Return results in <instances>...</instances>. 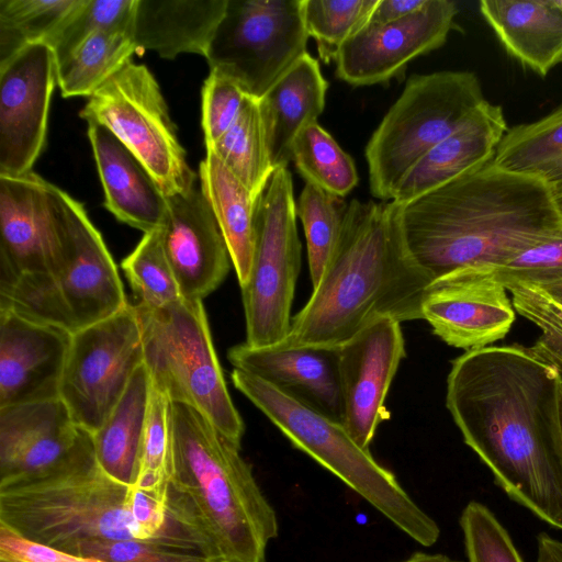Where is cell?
Returning a JSON list of instances; mask_svg holds the SVG:
<instances>
[{
  "label": "cell",
  "mask_w": 562,
  "mask_h": 562,
  "mask_svg": "<svg viewBox=\"0 0 562 562\" xmlns=\"http://www.w3.org/2000/svg\"><path fill=\"white\" fill-rule=\"evenodd\" d=\"M0 562H15V561H10V560H5V559H0Z\"/></svg>",
  "instance_id": "f5cc1de1"
},
{
  "label": "cell",
  "mask_w": 562,
  "mask_h": 562,
  "mask_svg": "<svg viewBox=\"0 0 562 562\" xmlns=\"http://www.w3.org/2000/svg\"><path fill=\"white\" fill-rule=\"evenodd\" d=\"M66 260L52 183L34 171L0 175V290L23 279L54 277Z\"/></svg>",
  "instance_id": "5bb4252c"
},
{
  "label": "cell",
  "mask_w": 562,
  "mask_h": 562,
  "mask_svg": "<svg viewBox=\"0 0 562 562\" xmlns=\"http://www.w3.org/2000/svg\"><path fill=\"white\" fill-rule=\"evenodd\" d=\"M206 150L215 153L254 199L258 200L274 171L268 153L258 99L247 95L233 126Z\"/></svg>",
  "instance_id": "1f68e13d"
},
{
  "label": "cell",
  "mask_w": 562,
  "mask_h": 562,
  "mask_svg": "<svg viewBox=\"0 0 562 562\" xmlns=\"http://www.w3.org/2000/svg\"><path fill=\"white\" fill-rule=\"evenodd\" d=\"M79 115L108 127L148 169L168 196L195 187L158 82L128 61L88 100Z\"/></svg>",
  "instance_id": "7c38bea8"
},
{
  "label": "cell",
  "mask_w": 562,
  "mask_h": 562,
  "mask_svg": "<svg viewBox=\"0 0 562 562\" xmlns=\"http://www.w3.org/2000/svg\"><path fill=\"white\" fill-rule=\"evenodd\" d=\"M121 267L137 305L159 308L182 299L164 249L161 228L145 233Z\"/></svg>",
  "instance_id": "8d00e7d4"
},
{
  "label": "cell",
  "mask_w": 562,
  "mask_h": 562,
  "mask_svg": "<svg viewBox=\"0 0 562 562\" xmlns=\"http://www.w3.org/2000/svg\"><path fill=\"white\" fill-rule=\"evenodd\" d=\"M508 288L541 285L562 279V227L533 241L494 267L483 268Z\"/></svg>",
  "instance_id": "ab89813d"
},
{
  "label": "cell",
  "mask_w": 562,
  "mask_h": 562,
  "mask_svg": "<svg viewBox=\"0 0 562 562\" xmlns=\"http://www.w3.org/2000/svg\"><path fill=\"white\" fill-rule=\"evenodd\" d=\"M57 63L46 43L26 46L0 64V175L21 176L42 153Z\"/></svg>",
  "instance_id": "9a60e30c"
},
{
  "label": "cell",
  "mask_w": 562,
  "mask_h": 562,
  "mask_svg": "<svg viewBox=\"0 0 562 562\" xmlns=\"http://www.w3.org/2000/svg\"><path fill=\"white\" fill-rule=\"evenodd\" d=\"M560 423H561V431H562V393L560 398Z\"/></svg>",
  "instance_id": "816d5d0a"
},
{
  "label": "cell",
  "mask_w": 562,
  "mask_h": 562,
  "mask_svg": "<svg viewBox=\"0 0 562 562\" xmlns=\"http://www.w3.org/2000/svg\"><path fill=\"white\" fill-rule=\"evenodd\" d=\"M0 559L15 562H106L26 540L0 526Z\"/></svg>",
  "instance_id": "f6af8a7d"
},
{
  "label": "cell",
  "mask_w": 562,
  "mask_h": 562,
  "mask_svg": "<svg viewBox=\"0 0 562 562\" xmlns=\"http://www.w3.org/2000/svg\"><path fill=\"white\" fill-rule=\"evenodd\" d=\"M151 378L143 362L110 415L92 434L97 460L114 480L132 485L137 472Z\"/></svg>",
  "instance_id": "f1b7e54d"
},
{
  "label": "cell",
  "mask_w": 562,
  "mask_h": 562,
  "mask_svg": "<svg viewBox=\"0 0 562 562\" xmlns=\"http://www.w3.org/2000/svg\"><path fill=\"white\" fill-rule=\"evenodd\" d=\"M378 0H303V18L308 36L317 45L319 58L329 64L355 33L368 22Z\"/></svg>",
  "instance_id": "74e56055"
},
{
  "label": "cell",
  "mask_w": 562,
  "mask_h": 562,
  "mask_svg": "<svg viewBox=\"0 0 562 562\" xmlns=\"http://www.w3.org/2000/svg\"><path fill=\"white\" fill-rule=\"evenodd\" d=\"M493 162L550 187L562 184V104L535 122L508 128Z\"/></svg>",
  "instance_id": "f546056e"
},
{
  "label": "cell",
  "mask_w": 562,
  "mask_h": 562,
  "mask_svg": "<svg viewBox=\"0 0 562 562\" xmlns=\"http://www.w3.org/2000/svg\"><path fill=\"white\" fill-rule=\"evenodd\" d=\"M428 0H378L367 24L380 25L406 18L420 10Z\"/></svg>",
  "instance_id": "bcb514c9"
},
{
  "label": "cell",
  "mask_w": 562,
  "mask_h": 562,
  "mask_svg": "<svg viewBox=\"0 0 562 562\" xmlns=\"http://www.w3.org/2000/svg\"><path fill=\"white\" fill-rule=\"evenodd\" d=\"M81 0H0V64L47 43Z\"/></svg>",
  "instance_id": "836d02e7"
},
{
  "label": "cell",
  "mask_w": 562,
  "mask_h": 562,
  "mask_svg": "<svg viewBox=\"0 0 562 562\" xmlns=\"http://www.w3.org/2000/svg\"><path fill=\"white\" fill-rule=\"evenodd\" d=\"M227 358L250 373L340 422L341 394L337 349L233 346Z\"/></svg>",
  "instance_id": "7402d4cb"
},
{
  "label": "cell",
  "mask_w": 562,
  "mask_h": 562,
  "mask_svg": "<svg viewBox=\"0 0 562 562\" xmlns=\"http://www.w3.org/2000/svg\"><path fill=\"white\" fill-rule=\"evenodd\" d=\"M484 101L471 71L412 75L366 146L371 194L392 201L412 167Z\"/></svg>",
  "instance_id": "9c48e42d"
},
{
  "label": "cell",
  "mask_w": 562,
  "mask_h": 562,
  "mask_svg": "<svg viewBox=\"0 0 562 562\" xmlns=\"http://www.w3.org/2000/svg\"><path fill=\"white\" fill-rule=\"evenodd\" d=\"M341 394L340 423L363 449L389 418L384 402L406 356L401 323L380 317L337 348Z\"/></svg>",
  "instance_id": "2e32d148"
},
{
  "label": "cell",
  "mask_w": 562,
  "mask_h": 562,
  "mask_svg": "<svg viewBox=\"0 0 562 562\" xmlns=\"http://www.w3.org/2000/svg\"><path fill=\"white\" fill-rule=\"evenodd\" d=\"M537 544V562H562V541L541 532Z\"/></svg>",
  "instance_id": "7dc6e473"
},
{
  "label": "cell",
  "mask_w": 562,
  "mask_h": 562,
  "mask_svg": "<svg viewBox=\"0 0 562 562\" xmlns=\"http://www.w3.org/2000/svg\"><path fill=\"white\" fill-rule=\"evenodd\" d=\"M296 216L291 172L278 168L257 201L252 262L240 286L245 342L251 347L278 345L290 330L302 261Z\"/></svg>",
  "instance_id": "30bf717a"
},
{
  "label": "cell",
  "mask_w": 562,
  "mask_h": 562,
  "mask_svg": "<svg viewBox=\"0 0 562 562\" xmlns=\"http://www.w3.org/2000/svg\"><path fill=\"white\" fill-rule=\"evenodd\" d=\"M561 373L520 346L465 351L452 361L446 405L496 484L562 530Z\"/></svg>",
  "instance_id": "6da1fadb"
},
{
  "label": "cell",
  "mask_w": 562,
  "mask_h": 562,
  "mask_svg": "<svg viewBox=\"0 0 562 562\" xmlns=\"http://www.w3.org/2000/svg\"><path fill=\"white\" fill-rule=\"evenodd\" d=\"M247 95L232 80L210 71L202 90V127L206 148L212 147L233 126Z\"/></svg>",
  "instance_id": "ee69618b"
},
{
  "label": "cell",
  "mask_w": 562,
  "mask_h": 562,
  "mask_svg": "<svg viewBox=\"0 0 562 562\" xmlns=\"http://www.w3.org/2000/svg\"><path fill=\"white\" fill-rule=\"evenodd\" d=\"M91 436L60 398L0 407V482L54 467Z\"/></svg>",
  "instance_id": "44dd1931"
},
{
  "label": "cell",
  "mask_w": 562,
  "mask_h": 562,
  "mask_svg": "<svg viewBox=\"0 0 562 562\" xmlns=\"http://www.w3.org/2000/svg\"><path fill=\"white\" fill-rule=\"evenodd\" d=\"M395 205L406 247L431 281L499 265L562 227L552 187L493 160Z\"/></svg>",
  "instance_id": "7a4b0ae2"
},
{
  "label": "cell",
  "mask_w": 562,
  "mask_h": 562,
  "mask_svg": "<svg viewBox=\"0 0 562 562\" xmlns=\"http://www.w3.org/2000/svg\"><path fill=\"white\" fill-rule=\"evenodd\" d=\"M431 279L411 256L391 202H348L323 276L277 348L337 349L380 317L422 319Z\"/></svg>",
  "instance_id": "3957f363"
},
{
  "label": "cell",
  "mask_w": 562,
  "mask_h": 562,
  "mask_svg": "<svg viewBox=\"0 0 562 562\" xmlns=\"http://www.w3.org/2000/svg\"><path fill=\"white\" fill-rule=\"evenodd\" d=\"M457 7L428 0L417 12L385 24H366L336 58V76L351 86L382 83L402 75L414 58L439 48L453 27Z\"/></svg>",
  "instance_id": "e0dca14e"
},
{
  "label": "cell",
  "mask_w": 562,
  "mask_h": 562,
  "mask_svg": "<svg viewBox=\"0 0 562 562\" xmlns=\"http://www.w3.org/2000/svg\"><path fill=\"white\" fill-rule=\"evenodd\" d=\"M88 136L104 192L120 221L149 233L162 228L167 195L143 162L105 126L88 122Z\"/></svg>",
  "instance_id": "cb8c5ba5"
},
{
  "label": "cell",
  "mask_w": 562,
  "mask_h": 562,
  "mask_svg": "<svg viewBox=\"0 0 562 562\" xmlns=\"http://www.w3.org/2000/svg\"><path fill=\"white\" fill-rule=\"evenodd\" d=\"M507 130L503 108L485 100L412 167L392 202L407 203L492 161Z\"/></svg>",
  "instance_id": "603a6c76"
},
{
  "label": "cell",
  "mask_w": 562,
  "mask_h": 562,
  "mask_svg": "<svg viewBox=\"0 0 562 562\" xmlns=\"http://www.w3.org/2000/svg\"><path fill=\"white\" fill-rule=\"evenodd\" d=\"M480 12L506 52L541 77L562 64V0H482Z\"/></svg>",
  "instance_id": "d4e9b609"
},
{
  "label": "cell",
  "mask_w": 562,
  "mask_h": 562,
  "mask_svg": "<svg viewBox=\"0 0 562 562\" xmlns=\"http://www.w3.org/2000/svg\"><path fill=\"white\" fill-rule=\"evenodd\" d=\"M136 0H81L56 34L46 43L56 63L66 59L86 40L102 31H131Z\"/></svg>",
  "instance_id": "f35d334b"
},
{
  "label": "cell",
  "mask_w": 562,
  "mask_h": 562,
  "mask_svg": "<svg viewBox=\"0 0 562 562\" xmlns=\"http://www.w3.org/2000/svg\"><path fill=\"white\" fill-rule=\"evenodd\" d=\"M328 83L318 61L306 53L269 91L258 99L266 143L276 169L288 167L296 136L325 108Z\"/></svg>",
  "instance_id": "484cf974"
},
{
  "label": "cell",
  "mask_w": 562,
  "mask_h": 562,
  "mask_svg": "<svg viewBox=\"0 0 562 562\" xmlns=\"http://www.w3.org/2000/svg\"><path fill=\"white\" fill-rule=\"evenodd\" d=\"M70 553L106 562H213L202 552L162 541L89 540Z\"/></svg>",
  "instance_id": "7bdbcfd3"
},
{
  "label": "cell",
  "mask_w": 562,
  "mask_h": 562,
  "mask_svg": "<svg viewBox=\"0 0 562 562\" xmlns=\"http://www.w3.org/2000/svg\"><path fill=\"white\" fill-rule=\"evenodd\" d=\"M131 495L100 467L91 436L54 467L0 482V526L67 553L89 540H145Z\"/></svg>",
  "instance_id": "5b68a950"
},
{
  "label": "cell",
  "mask_w": 562,
  "mask_h": 562,
  "mask_svg": "<svg viewBox=\"0 0 562 562\" xmlns=\"http://www.w3.org/2000/svg\"><path fill=\"white\" fill-rule=\"evenodd\" d=\"M513 294L514 310L541 330L528 350L544 363L562 372V305L527 284L507 289Z\"/></svg>",
  "instance_id": "60d3db41"
},
{
  "label": "cell",
  "mask_w": 562,
  "mask_h": 562,
  "mask_svg": "<svg viewBox=\"0 0 562 562\" xmlns=\"http://www.w3.org/2000/svg\"><path fill=\"white\" fill-rule=\"evenodd\" d=\"M143 362L142 327L134 304L72 333L59 397L74 422L95 432Z\"/></svg>",
  "instance_id": "4fadbf2b"
},
{
  "label": "cell",
  "mask_w": 562,
  "mask_h": 562,
  "mask_svg": "<svg viewBox=\"0 0 562 562\" xmlns=\"http://www.w3.org/2000/svg\"><path fill=\"white\" fill-rule=\"evenodd\" d=\"M540 290L549 297L562 305V279L551 281L541 285H531Z\"/></svg>",
  "instance_id": "681fc988"
},
{
  "label": "cell",
  "mask_w": 562,
  "mask_h": 562,
  "mask_svg": "<svg viewBox=\"0 0 562 562\" xmlns=\"http://www.w3.org/2000/svg\"><path fill=\"white\" fill-rule=\"evenodd\" d=\"M72 333L0 307V407L57 400Z\"/></svg>",
  "instance_id": "d6986e66"
},
{
  "label": "cell",
  "mask_w": 562,
  "mask_h": 562,
  "mask_svg": "<svg viewBox=\"0 0 562 562\" xmlns=\"http://www.w3.org/2000/svg\"><path fill=\"white\" fill-rule=\"evenodd\" d=\"M63 223L67 260L54 277L30 278L0 290V307L57 325L70 333L126 306L116 265L82 204L52 183Z\"/></svg>",
  "instance_id": "52a82bcc"
},
{
  "label": "cell",
  "mask_w": 562,
  "mask_h": 562,
  "mask_svg": "<svg viewBox=\"0 0 562 562\" xmlns=\"http://www.w3.org/2000/svg\"><path fill=\"white\" fill-rule=\"evenodd\" d=\"M506 289L483 268L457 270L428 285L422 319L447 345L467 351L503 339L515 321Z\"/></svg>",
  "instance_id": "ac0fdd59"
},
{
  "label": "cell",
  "mask_w": 562,
  "mask_h": 562,
  "mask_svg": "<svg viewBox=\"0 0 562 562\" xmlns=\"http://www.w3.org/2000/svg\"><path fill=\"white\" fill-rule=\"evenodd\" d=\"M552 198L558 215L562 221V184L552 187Z\"/></svg>",
  "instance_id": "f907efd6"
},
{
  "label": "cell",
  "mask_w": 562,
  "mask_h": 562,
  "mask_svg": "<svg viewBox=\"0 0 562 562\" xmlns=\"http://www.w3.org/2000/svg\"><path fill=\"white\" fill-rule=\"evenodd\" d=\"M234 386L270 419L294 447L369 502L422 546L437 542L440 529L368 449L342 424L250 373L235 369Z\"/></svg>",
  "instance_id": "8992f818"
},
{
  "label": "cell",
  "mask_w": 562,
  "mask_h": 562,
  "mask_svg": "<svg viewBox=\"0 0 562 562\" xmlns=\"http://www.w3.org/2000/svg\"><path fill=\"white\" fill-rule=\"evenodd\" d=\"M227 0H136L133 38L137 52L172 59L183 53L206 56Z\"/></svg>",
  "instance_id": "4316f807"
},
{
  "label": "cell",
  "mask_w": 562,
  "mask_h": 562,
  "mask_svg": "<svg viewBox=\"0 0 562 562\" xmlns=\"http://www.w3.org/2000/svg\"><path fill=\"white\" fill-rule=\"evenodd\" d=\"M168 513L213 562H267L273 507L240 447L195 408L172 402Z\"/></svg>",
  "instance_id": "277c9868"
},
{
  "label": "cell",
  "mask_w": 562,
  "mask_h": 562,
  "mask_svg": "<svg viewBox=\"0 0 562 562\" xmlns=\"http://www.w3.org/2000/svg\"><path fill=\"white\" fill-rule=\"evenodd\" d=\"M172 446V402L151 382L140 456L133 487L168 502Z\"/></svg>",
  "instance_id": "d590c367"
},
{
  "label": "cell",
  "mask_w": 562,
  "mask_h": 562,
  "mask_svg": "<svg viewBox=\"0 0 562 562\" xmlns=\"http://www.w3.org/2000/svg\"><path fill=\"white\" fill-rule=\"evenodd\" d=\"M292 160L307 183L344 198L358 183V173L351 157L317 122L296 136Z\"/></svg>",
  "instance_id": "d6a6232c"
},
{
  "label": "cell",
  "mask_w": 562,
  "mask_h": 562,
  "mask_svg": "<svg viewBox=\"0 0 562 562\" xmlns=\"http://www.w3.org/2000/svg\"><path fill=\"white\" fill-rule=\"evenodd\" d=\"M201 190L226 241L238 283L249 277L255 249L257 201L215 153L206 150L200 164Z\"/></svg>",
  "instance_id": "83f0119b"
},
{
  "label": "cell",
  "mask_w": 562,
  "mask_h": 562,
  "mask_svg": "<svg viewBox=\"0 0 562 562\" xmlns=\"http://www.w3.org/2000/svg\"><path fill=\"white\" fill-rule=\"evenodd\" d=\"M134 305L151 382L240 447L245 424L228 393L202 300L182 297L159 308Z\"/></svg>",
  "instance_id": "ba28073f"
},
{
  "label": "cell",
  "mask_w": 562,
  "mask_h": 562,
  "mask_svg": "<svg viewBox=\"0 0 562 562\" xmlns=\"http://www.w3.org/2000/svg\"><path fill=\"white\" fill-rule=\"evenodd\" d=\"M348 202L305 183L297 203L307 246V260L312 285L315 286L338 243Z\"/></svg>",
  "instance_id": "e575fe53"
},
{
  "label": "cell",
  "mask_w": 562,
  "mask_h": 562,
  "mask_svg": "<svg viewBox=\"0 0 562 562\" xmlns=\"http://www.w3.org/2000/svg\"><path fill=\"white\" fill-rule=\"evenodd\" d=\"M162 244L182 297L203 300L231 269V256L201 188L167 196Z\"/></svg>",
  "instance_id": "ffe728a7"
},
{
  "label": "cell",
  "mask_w": 562,
  "mask_h": 562,
  "mask_svg": "<svg viewBox=\"0 0 562 562\" xmlns=\"http://www.w3.org/2000/svg\"><path fill=\"white\" fill-rule=\"evenodd\" d=\"M401 562H460L442 553L416 552L408 559Z\"/></svg>",
  "instance_id": "c3c4849f"
},
{
  "label": "cell",
  "mask_w": 562,
  "mask_h": 562,
  "mask_svg": "<svg viewBox=\"0 0 562 562\" xmlns=\"http://www.w3.org/2000/svg\"><path fill=\"white\" fill-rule=\"evenodd\" d=\"M460 526L469 562H524L510 536L483 504L470 502Z\"/></svg>",
  "instance_id": "b9f144b4"
},
{
  "label": "cell",
  "mask_w": 562,
  "mask_h": 562,
  "mask_svg": "<svg viewBox=\"0 0 562 562\" xmlns=\"http://www.w3.org/2000/svg\"><path fill=\"white\" fill-rule=\"evenodd\" d=\"M307 38L303 0H227L205 58L260 99L307 53Z\"/></svg>",
  "instance_id": "8fae6325"
},
{
  "label": "cell",
  "mask_w": 562,
  "mask_h": 562,
  "mask_svg": "<svg viewBox=\"0 0 562 562\" xmlns=\"http://www.w3.org/2000/svg\"><path fill=\"white\" fill-rule=\"evenodd\" d=\"M133 32H99L57 64V86L64 98L91 97L136 53Z\"/></svg>",
  "instance_id": "4dcf8cb0"
}]
</instances>
